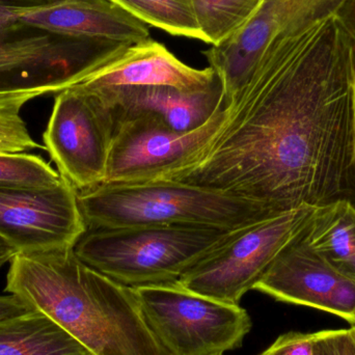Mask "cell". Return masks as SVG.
<instances>
[{
	"mask_svg": "<svg viewBox=\"0 0 355 355\" xmlns=\"http://www.w3.org/2000/svg\"><path fill=\"white\" fill-rule=\"evenodd\" d=\"M355 41L335 16L261 58L215 139L172 181L277 214L355 205Z\"/></svg>",
	"mask_w": 355,
	"mask_h": 355,
	"instance_id": "6da1fadb",
	"label": "cell"
},
{
	"mask_svg": "<svg viewBox=\"0 0 355 355\" xmlns=\"http://www.w3.org/2000/svg\"><path fill=\"white\" fill-rule=\"evenodd\" d=\"M6 292L60 325L93 355H172L154 335L133 288L85 264L74 248L17 252Z\"/></svg>",
	"mask_w": 355,
	"mask_h": 355,
	"instance_id": "7a4b0ae2",
	"label": "cell"
},
{
	"mask_svg": "<svg viewBox=\"0 0 355 355\" xmlns=\"http://www.w3.org/2000/svg\"><path fill=\"white\" fill-rule=\"evenodd\" d=\"M78 202L89 229L168 225L234 231L279 215L246 198L172 181L104 183L78 191Z\"/></svg>",
	"mask_w": 355,
	"mask_h": 355,
	"instance_id": "3957f363",
	"label": "cell"
},
{
	"mask_svg": "<svg viewBox=\"0 0 355 355\" xmlns=\"http://www.w3.org/2000/svg\"><path fill=\"white\" fill-rule=\"evenodd\" d=\"M237 231L168 225L89 229L74 252L85 264L127 287L164 285L178 283Z\"/></svg>",
	"mask_w": 355,
	"mask_h": 355,
	"instance_id": "277c9868",
	"label": "cell"
},
{
	"mask_svg": "<svg viewBox=\"0 0 355 355\" xmlns=\"http://www.w3.org/2000/svg\"><path fill=\"white\" fill-rule=\"evenodd\" d=\"M158 341L172 355H220L238 349L252 327L239 304L186 289L179 283L133 288Z\"/></svg>",
	"mask_w": 355,
	"mask_h": 355,
	"instance_id": "5b68a950",
	"label": "cell"
},
{
	"mask_svg": "<svg viewBox=\"0 0 355 355\" xmlns=\"http://www.w3.org/2000/svg\"><path fill=\"white\" fill-rule=\"evenodd\" d=\"M315 207H300L238 230L178 283L202 295L239 304L275 259L306 233Z\"/></svg>",
	"mask_w": 355,
	"mask_h": 355,
	"instance_id": "8992f818",
	"label": "cell"
},
{
	"mask_svg": "<svg viewBox=\"0 0 355 355\" xmlns=\"http://www.w3.org/2000/svg\"><path fill=\"white\" fill-rule=\"evenodd\" d=\"M0 31V92L47 87L53 94L83 83L132 44L48 33Z\"/></svg>",
	"mask_w": 355,
	"mask_h": 355,
	"instance_id": "52a82bcc",
	"label": "cell"
},
{
	"mask_svg": "<svg viewBox=\"0 0 355 355\" xmlns=\"http://www.w3.org/2000/svg\"><path fill=\"white\" fill-rule=\"evenodd\" d=\"M116 126L112 108L97 94L79 85L56 94L44 147L77 191L105 181Z\"/></svg>",
	"mask_w": 355,
	"mask_h": 355,
	"instance_id": "ba28073f",
	"label": "cell"
},
{
	"mask_svg": "<svg viewBox=\"0 0 355 355\" xmlns=\"http://www.w3.org/2000/svg\"><path fill=\"white\" fill-rule=\"evenodd\" d=\"M345 0H262L231 39L202 52L220 78L227 103L246 87L266 52L335 16Z\"/></svg>",
	"mask_w": 355,
	"mask_h": 355,
	"instance_id": "9c48e42d",
	"label": "cell"
},
{
	"mask_svg": "<svg viewBox=\"0 0 355 355\" xmlns=\"http://www.w3.org/2000/svg\"><path fill=\"white\" fill-rule=\"evenodd\" d=\"M227 116L225 102L206 124L190 132H178L147 114L119 121L104 183L158 181L189 166L215 139Z\"/></svg>",
	"mask_w": 355,
	"mask_h": 355,
	"instance_id": "30bf717a",
	"label": "cell"
},
{
	"mask_svg": "<svg viewBox=\"0 0 355 355\" xmlns=\"http://www.w3.org/2000/svg\"><path fill=\"white\" fill-rule=\"evenodd\" d=\"M87 230L78 191L64 178L48 187L0 186V237L17 252L73 248Z\"/></svg>",
	"mask_w": 355,
	"mask_h": 355,
	"instance_id": "8fae6325",
	"label": "cell"
},
{
	"mask_svg": "<svg viewBox=\"0 0 355 355\" xmlns=\"http://www.w3.org/2000/svg\"><path fill=\"white\" fill-rule=\"evenodd\" d=\"M304 236L275 259L252 290L277 302L324 311L354 325L355 282L331 268Z\"/></svg>",
	"mask_w": 355,
	"mask_h": 355,
	"instance_id": "7c38bea8",
	"label": "cell"
},
{
	"mask_svg": "<svg viewBox=\"0 0 355 355\" xmlns=\"http://www.w3.org/2000/svg\"><path fill=\"white\" fill-rule=\"evenodd\" d=\"M18 23L56 37L137 44L151 40L147 24L112 0H45Z\"/></svg>",
	"mask_w": 355,
	"mask_h": 355,
	"instance_id": "4fadbf2b",
	"label": "cell"
},
{
	"mask_svg": "<svg viewBox=\"0 0 355 355\" xmlns=\"http://www.w3.org/2000/svg\"><path fill=\"white\" fill-rule=\"evenodd\" d=\"M87 91L97 94L112 108L116 123L147 114L178 132L200 128L225 104L219 77L210 87L194 91L164 85Z\"/></svg>",
	"mask_w": 355,
	"mask_h": 355,
	"instance_id": "5bb4252c",
	"label": "cell"
},
{
	"mask_svg": "<svg viewBox=\"0 0 355 355\" xmlns=\"http://www.w3.org/2000/svg\"><path fill=\"white\" fill-rule=\"evenodd\" d=\"M217 78L211 67L202 70L191 68L164 44L151 39L133 45L78 85L91 91L162 85L194 91L210 87Z\"/></svg>",
	"mask_w": 355,
	"mask_h": 355,
	"instance_id": "9a60e30c",
	"label": "cell"
},
{
	"mask_svg": "<svg viewBox=\"0 0 355 355\" xmlns=\"http://www.w3.org/2000/svg\"><path fill=\"white\" fill-rule=\"evenodd\" d=\"M304 239L331 268L355 282V205L338 200L315 210Z\"/></svg>",
	"mask_w": 355,
	"mask_h": 355,
	"instance_id": "2e32d148",
	"label": "cell"
},
{
	"mask_svg": "<svg viewBox=\"0 0 355 355\" xmlns=\"http://www.w3.org/2000/svg\"><path fill=\"white\" fill-rule=\"evenodd\" d=\"M0 355H93L60 325L29 310L0 320Z\"/></svg>",
	"mask_w": 355,
	"mask_h": 355,
	"instance_id": "e0dca14e",
	"label": "cell"
},
{
	"mask_svg": "<svg viewBox=\"0 0 355 355\" xmlns=\"http://www.w3.org/2000/svg\"><path fill=\"white\" fill-rule=\"evenodd\" d=\"M135 18L176 37L205 42L191 0H112Z\"/></svg>",
	"mask_w": 355,
	"mask_h": 355,
	"instance_id": "ac0fdd59",
	"label": "cell"
},
{
	"mask_svg": "<svg viewBox=\"0 0 355 355\" xmlns=\"http://www.w3.org/2000/svg\"><path fill=\"white\" fill-rule=\"evenodd\" d=\"M204 43L218 46L243 28L262 0H191Z\"/></svg>",
	"mask_w": 355,
	"mask_h": 355,
	"instance_id": "d6986e66",
	"label": "cell"
},
{
	"mask_svg": "<svg viewBox=\"0 0 355 355\" xmlns=\"http://www.w3.org/2000/svg\"><path fill=\"white\" fill-rule=\"evenodd\" d=\"M53 94L47 87L23 89L0 99V154L29 153L45 149L29 133L21 116L23 106L35 98Z\"/></svg>",
	"mask_w": 355,
	"mask_h": 355,
	"instance_id": "ffe728a7",
	"label": "cell"
},
{
	"mask_svg": "<svg viewBox=\"0 0 355 355\" xmlns=\"http://www.w3.org/2000/svg\"><path fill=\"white\" fill-rule=\"evenodd\" d=\"M62 177L42 156L31 153L0 154V186L48 187Z\"/></svg>",
	"mask_w": 355,
	"mask_h": 355,
	"instance_id": "44dd1931",
	"label": "cell"
},
{
	"mask_svg": "<svg viewBox=\"0 0 355 355\" xmlns=\"http://www.w3.org/2000/svg\"><path fill=\"white\" fill-rule=\"evenodd\" d=\"M314 355H355V327L321 331L314 344Z\"/></svg>",
	"mask_w": 355,
	"mask_h": 355,
	"instance_id": "7402d4cb",
	"label": "cell"
},
{
	"mask_svg": "<svg viewBox=\"0 0 355 355\" xmlns=\"http://www.w3.org/2000/svg\"><path fill=\"white\" fill-rule=\"evenodd\" d=\"M318 333H300L289 331L279 336L265 352L260 355H314V344Z\"/></svg>",
	"mask_w": 355,
	"mask_h": 355,
	"instance_id": "603a6c76",
	"label": "cell"
},
{
	"mask_svg": "<svg viewBox=\"0 0 355 355\" xmlns=\"http://www.w3.org/2000/svg\"><path fill=\"white\" fill-rule=\"evenodd\" d=\"M44 2L45 0H0V15L14 26L25 28L19 24V17L39 8Z\"/></svg>",
	"mask_w": 355,
	"mask_h": 355,
	"instance_id": "cb8c5ba5",
	"label": "cell"
},
{
	"mask_svg": "<svg viewBox=\"0 0 355 355\" xmlns=\"http://www.w3.org/2000/svg\"><path fill=\"white\" fill-rule=\"evenodd\" d=\"M29 309L12 294L0 295V320L28 312Z\"/></svg>",
	"mask_w": 355,
	"mask_h": 355,
	"instance_id": "d4e9b609",
	"label": "cell"
},
{
	"mask_svg": "<svg viewBox=\"0 0 355 355\" xmlns=\"http://www.w3.org/2000/svg\"><path fill=\"white\" fill-rule=\"evenodd\" d=\"M335 17L355 41V0H345Z\"/></svg>",
	"mask_w": 355,
	"mask_h": 355,
	"instance_id": "484cf974",
	"label": "cell"
},
{
	"mask_svg": "<svg viewBox=\"0 0 355 355\" xmlns=\"http://www.w3.org/2000/svg\"><path fill=\"white\" fill-rule=\"evenodd\" d=\"M16 254V248H12L3 238L0 237V269H1L4 265L10 263L12 257Z\"/></svg>",
	"mask_w": 355,
	"mask_h": 355,
	"instance_id": "4316f807",
	"label": "cell"
},
{
	"mask_svg": "<svg viewBox=\"0 0 355 355\" xmlns=\"http://www.w3.org/2000/svg\"><path fill=\"white\" fill-rule=\"evenodd\" d=\"M20 27L14 26V25L10 24V22L6 20L3 17L0 15V31H21Z\"/></svg>",
	"mask_w": 355,
	"mask_h": 355,
	"instance_id": "83f0119b",
	"label": "cell"
},
{
	"mask_svg": "<svg viewBox=\"0 0 355 355\" xmlns=\"http://www.w3.org/2000/svg\"><path fill=\"white\" fill-rule=\"evenodd\" d=\"M16 91H19V89H15V91H1V92H0V99H2V98L6 97V96L10 95V94L14 93V92H16Z\"/></svg>",
	"mask_w": 355,
	"mask_h": 355,
	"instance_id": "f1b7e54d",
	"label": "cell"
},
{
	"mask_svg": "<svg viewBox=\"0 0 355 355\" xmlns=\"http://www.w3.org/2000/svg\"><path fill=\"white\" fill-rule=\"evenodd\" d=\"M354 130H355V89H354Z\"/></svg>",
	"mask_w": 355,
	"mask_h": 355,
	"instance_id": "f546056e",
	"label": "cell"
},
{
	"mask_svg": "<svg viewBox=\"0 0 355 355\" xmlns=\"http://www.w3.org/2000/svg\"><path fill=\"white\" fill-rule=\"evenodd\" d=\"M354 327H355V323H354Z\"/></svg>",
	"mask_w": 355,
	"mask_h": 355,
	"instance_id": "4dcf8cb0",
	"label": "cell"
},
{
	"mask_svg": "<svg viewBox=\"0 0 355 355\" xmlns=\"http://www.w3.org/2000/svg\"><path fill=\"white\" fill-rule=\"evenodd\" d=\"M220 355H223V354H220Z\"/></svg>",
	"mask_w": 355,
	"mask_h": 355,
	"instance_id": "1f68e13d",
	"label": "cell"
}]
</instances>
